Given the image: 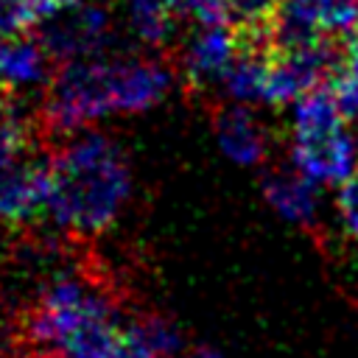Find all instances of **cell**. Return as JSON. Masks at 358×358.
Listing matches in <instances>:
<instances>
[{
  "mask_svg": "<svg viewBox=\"0 0 358 358\" xmlns=\"http://www.w3.org/2000/svg\"><path fill=\"white\" fill-rule=\"evenodd\" d=\"M238 53L235 31L227 25H201L182 50V76L190 90H204L210 81H224Z\"/></svg>",
  "mask_w": 358,
  "mask_h": 358,
  "instance_id": "7",
  "label": "cell"
},
{
  "mask_svg": "<svg viewBox=\"0 0 358 358\" xmlns=\"http://www.w3.org/2000/svg\"><path fill=\"white\" fill-rule=\"evenodd\" d=\"M53 201V157L28 154L0 168V221L22 229L50 218Z\"/></svg>",
  "mask_w": 358,
  "mask_h": 358,
  "instance_id": "3",
  "label": "cell"
},
{
  "mask_svg": "<svg viewBox=\"0 0 358 358\" xmlns=\"http://www.w3.org/2000/svg\"><path fill=\"white\" fill-rule=\"evenodd\" d=\"M36 126L20 112L11 90L0 87V168L36 151Z\"/></svg>",
  "mask_w": 358,
  "mask_h": 358,
  "instance_id": "11",
  "label": "cell"
},
{
  "mask_svg": "<svg viewBox=\"0 0 358 358\" xmlns=\"http://www.w3.org/2000/svg\"><path fill=\"white\" fill-rule=\"evenodd\" d=\"M213 129L224 154L238 165H257L268 157V137L246 103L213 106Z\"/></svg>",
  "mask_w": 358,
  "mask_h": 358,
  "instance_id": "8",
  "label": "cell"
},
{
  "mask_svg": "<svg viewBox=\"0 0 358 358\" xmlns=\"http://www.w3.org/2000/svg\"><path fill=\"white\" fill-rule=\"evenodd\" d=\"M294 165L313 182H344L355 162V143L347 126L294 137Z\"/></svg>",
  "mask_w": 358,
  "mask_h": 358,
  "instance_id": "6",
  "label": "cell"
},
{
  "mask_svg": "<svg viewBox=\"0 0 358 358\" xmlns=\"http://www.w3.org/2000/svg\"><path fill=\"white\" fill-rule=\"evenodd\" d=\"M112 87L109 62L76 59L59 64V70L45 84V98L39 109L42 134H76L92 120L112 115Z\"/></svg>",
  "mask_w": 358,
  "mask_h": 358,
  "instance_id": "2",
  "label": "cell"
},
{
  "mask_svg": "<svg viewBox=\"0 0 358 358\" xmlns=\"http://www.w3.org/2000/svg\"><path fill=\"white\" fill-rule=\"evenodd\" d=\"M182 17L179 0H129V20L145 45H165Z\"/></svg>",
  "mask_w": 358,
  "mask_h": 358,
  "instance_id": "12",
  "label": "cell"
},
{
  "mask_svg": "<svg viewBox=\"0 0 358 358\" xmlns=\"http://www.w3.org/2000/svg\"><path fill=\"white\" fill-rule=\"evenodd\" d=\"M173 84V73L159 59L123 56L109 62V87L115 112H145L157 106Z\"/></svg>",
  "mask_w": 358,
  "mask_h": 358,
  "instance_id": "5",
  "label": "cell"
},
{
  "mask_svg": "<svg viewBox=\"0 0 358 358\" xmlns=\"http://www.w3.org/2000/svg\"><path fill=\"white\" fill-rule=\"evenodd\" d=\"M263 196L266 201L288 221L299 227H316L319 221V187L310 176H305L296 165L294 171L277 168L263 176Z\"/></svg>",
  "mask_w": 358,
  "mask_h": 358,
  "instance_id": "9",
  "label": "cell"
},
{
  "mask_svg": "<svg viewBox=\"0 0 358 358\" xmlns=\"http://www.w3.org/2000/svg\"><path fill=\"white\" fill-rule=\"evenodd\" d=\"M176 358H224V355L213 347H193V350H182Z\"/></svg>",
  "mask_w": 358,
  "mask_h": 358,
  "instance_id": "17",
  "label": "cell"
},
{
  "mask_svg": "<svg viewBox=\"0 0 358 358\" xmlns=\"http://www.w3.org/2000/svg\"><path fill=\"white\" fill-rule=\"evenodd\" d=\"M336 213L347 238L358 241V168L350 171V176L341 182L336 193Z\"/></svg>",
  "mask_w": 358,
  "mask_h": 358,
  "instance_id": "14",
  "label": "cell"
},
{
  "mask_svg": "<svg viewBox=\"0 0 358 358\" xmlns=\"http://www.w3.org/2000/svg\"><path fill=\"white\" fill-rule=\"evenodd\" d=\"M131 196L123 148L101 131H76L53 154L50 218L78 238L106 232Z\"/></svg>",
  "mask_w": 358,
  "mask_h": 358,
  "instance_id": "1",
  "label": "cell"
},
{
  "mask_svg": "<svg viewBox=\"0 0 358 358\" xmlns=\"http://www.w3.org/2000/svg\"><path fill=\"white\" fill-rule=\"evenodd\" d=\"M45 50L53 62H76L98 56L112 39V20L101 6H67L56 17H50L39 34Z\"/></svg>",
  "mask_w": 358,
  "mask_h": 358,
  "instance_id": "4",
  "label": "cell"
},
{
  "mask_svg": "<svg viewBox=\"0 0 358 358\" xmlns=\"http://www.w3.org/2000/svg\"><path fill=\"white\" fill-rule=\"evenodd\" d=\"M232 20L241 28H271L280 0H229Z\"/></svg>",
  "mask_w": 358,
  "mask_h": 358,
  "instance_id": "15",
  "label": "cell"
},
{
  "mask_svg": "<svg viewBox=\"0 0 358 358\" xmlns=\"http://www.w3.org/2000/svg\"><path fill=\"white\" fill-rule=\"evenodd\" d=\"M179 8L199 25H227L232 20L229 0H179Z\"/></svg>",
  "mask_w": 358,
  "mask_h": 358,
  "instance_id": "16",
  "label": "cell"
},
{
  "mask_svg": "<svg viewBox=\"0 0 358 358\" xmlns=\"http://www.w3.org/2000/svg\"><path fill=\"white\" fill-rule=\"evenodd\" d=\"M50 62L42 39H34L28 31L0 36V87L14 92L31 84H48L53 76Z\"/></svg>",
  "mask_w": 358,
  "mask_h": 358,
  "instance_id": "10",
  "label": "cell"
},
{
  "mask_svg": "<svg viewBox=\"0 0 358 358\" xmlns=\"http://www.w3.org/2000/svg\"><path fill=\"white\" fill-rule=\"evenodd\" d=\"M76 3H81V0H62V6L67 8V6H76Z\"/></svg>",
  "mask_w": 358,
  "mask_h": 358,
  "instance_id": "18",
  "label": "cell"
},
{
  "mask_svg": "<svg viewBox=\"0 0 358 358\" xmlns=\"http://www.w3.org/2000/svg\"><path fill=\"white\" fill-rule=\"evenodd\" d=\"M347 117L358 115V28L341 36V53L333 76L327 78Z\"/></svg>",
  "mask_w": 358,
  "mask_h": 358,
  "instance_id": "13",
  "label": "cell"
}]
</instances>
